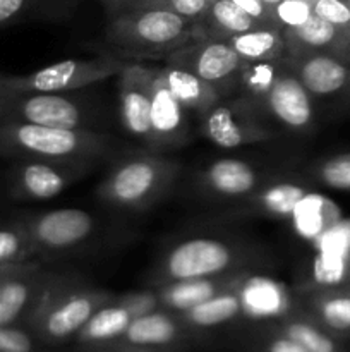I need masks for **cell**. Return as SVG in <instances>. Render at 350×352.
<instances>
[{"instance_id":"33","label":"cell","mask_w":350,"mask_h":352,"mask_svg":"<svg viewBox=\"0 0 350 352\" xmlns=\"http://www.w3.org/2000/svg\"><path fill=\"white\" fill-rule=\"evenodd\" d=\"M316 2L318 0H280L275 3V16L281 31L305 23L314 14Z\"/></svg>"},{"instance_id":"36","label":"cell","mask_w":350,"mask_h":352,"mask_svg":"<svg viewBox=\"0 0 350 352\" xmlns=\"http://www.w3.org/2000/svg\"><path fill=\"white\" fill-rule=\"evenodd\" d=\"M233 3L240 7L247 16L253 17L261 28H275L281 30L275 16V7L264 0H232Z\"/></svg>"},{"instance_id":"43","label":"cell","mask_w":350,"mask_h":352,"mask_svg":"<svg viewBox=\"0 0 350 352\" xmlns=\"http://www.w3.org/2000/svg\"><path fill=\"white\" fill-rule=\"evenodd\" d=\"M340 62H343V64H347L350 67V28L347 30L345 45H343V52H342V57H340Z\"/></svg>"},{"instance_id":"45","label":"cell","mask_w":350,"mask_h":352,"mask_svg":"<svg viewBox=\"0 0 350 352\" xmlns=\"http://www.w3.org/2000/svg\"><path fill=\"white\" fill-rule=\"evenodd\" d=\"M264 2H268V3H271V6H275V3L280 2V0H264Z\"/></svg>"},{"instance_id":"27","label":"cell","mask_w":350,"mask_h":352,"mask_svg":"<svg viewBox=\"0 0 350 352\" xmlns=\"http://www.w3.org/2000/svg\"><path fill=\"white\" fill-rule=\"evenodd\" d=\"M292 219L302 236L316 239V237L325 236V232L338 223L340 212L328 199L316 195H305L302 201L295 206Z\"/></svg>"},{"instance_id":"6","label":"cell","mask_w":350,"mask_h":352,"mask_svg":"<svg viewBox=\"0 0 350 352\" xmlns=\"http://www.w3.org/2000/svg\"><path fill=\"white\" fill-rule=\"evenodd\" d=\"M129 62L110 54L91 58H67L30 74H0V85L17 91L67 93L119 76Z\"/></svg>"},{"instance_id":"29","label":"cell","mask_w":350,"mask_h":352,"mask_svg":"<svg viewBox=\"0 0 350 352\" xmlns=\"http://www.w3.org/2000/svg\"><path fill=\"white\" fill-rule=\"evenodd\" d=\"M235 287L220 292V294L209 298L208 301L187 309V311H182L180 322L189 327L208 329V327L222 325V323L233 320L242 313L240 311V301Z\"/></svg>"},{"instance_id":"11","label":"cell","mask_w":350,"mask_h":352,"mask_svg":"<svg viewBox=\"0 0 350 352\" xmlns=\"http://www.w3.org/2000/svg\"><path fill=\"white\" fill-rule=\"evenodd\" d=\"M163 62L167 65L192 72L198 78L211 82L213 86L218 88V91L220 86L225 82L237 81L244 65L247 64L233 50L229 41L211 40V38L191 41V43L172 52Z\"/></svg>"},{"instance_id":"28","label":"cell","mask_w":350,"mask_h":352,"mask_svg":"<svg viewBox=\"0 0 350 352\" xmlns=\"http://www.w3.org/2000/svg\"><path fill=\"white\" fill-rule=\"evenodd\" d=\"M318 322L329 332H350V289L345 285L325 287L311 299Z\"/></svg>"},{"instance_id":"30","label":"cell","mask_w":350,"mask_h":352,"mask_svg":"<svg viewBox=\"0 0 350 352\" xmlns=\"http://www.w3.org/2000/svg\"><path fill=\"white\" fill-rule=\"evenodd\" d=\"M280 333L295 340L305 352H342L336 340L328 333V330L311 320H288L281 325Z\"/></svg>"},{"instance_id":"37","label":"cell","mask_w":350,"mask_h":352,"mask_svg":"<svg viewBox=\"0 0 350 352\" xmlns=\"http://www.w3.org/2000/svg\"><path fill=\"white\" fill-rule=\"evenodd\" d=\"M0 352H33V339L14 325L0 327Z\"/></svg>"},{"instance_id":"1","label":"cell","mask_w":350,"mask_h":352,"mask_svg":"<svg viewBox=\"0 0 350 352\" xmlns=\"http://www.w3.org/2000/svg\"><path fill=\"white\" fill-rule=\"evenodd\" d=\"M103 40L113 57L144 62L165 60L198 38L194 21L163 9H134L110 16Z\"/></svg>"},{"instance_id":"47","label":"cell","mask_w":350,"mask_h":352,"mask_svg":"<svg viewBox=\"0 0 350 352\" xmlns=\"http://www.w3.org/2000/svg\"><path fill=\"white\" fill-rule=\"evenodd\" d=\"M345 2H347V3H349V7H350V0H345Z\"/></svg>"},{"instance_id":"8","label":"cell","mask_w":350,"mask_h":352,"mask_svg":"<svg viewBox=\"0 0 350 352\" xmlns=\"http://www.w3.org/2000/svg\"><path fill=\"white\" fill-rule=\"evenodd\" d=\"M3 122L88 129L86 109L64 93L17 91L0 85V124Z\"/></svg>"},{"instance_id":"31","label":"cell","mask_w":350,"mask_h":352,"mask_svg":"<svg viewBox=\"0 0 350 352\" xmlns=\"http://www.w3.org/2000/svg\"><path fill=\"white\" fill-rule=\"evenodd\" d=\"M36 254V248L19 220L0 227V263H23Z\"/></svg>"},{"instance_id":"4","label":"cell","mask_w":350,"mask_h":352,"mask_svg":"<svg viewBox=\"0 0 350 352\" xmlns=\"http://www.w3.org/2000/svg\"><path fill=\"white\" fill-rule=\"evenodd\" d=\"M180 165L160 155H141L117 164L98 184V196L108 205L143 210L160 199L177 179Z\"/></svg>"},{"instance_id":"20","label":"cell","mask_w":350,"mask_h":352,"mask_svg":"<svg viewBox=\"0 0 350 352\" xmlns=\"http://www.w3.org/2000/svg\"><path fill=\"white\" fill-rule=\"evenodd\" d=\"M240 311L254 320L280 318L290 308V296L287 287L268 277H250L237 284Z\"/></svg>"},{"instance_id":"19","label":"cell","mask_w":350,"mask_h":352,"mask_svg":"<svg viewBox=\"0 0 350 352\" xmlns=\"http://www.w3.org/2000/svg\"><path fill=\"white\" fill-rule=\"evenodd\" d=\"M202 188L223 198H247L261 188V174L244 160L222 158L199 175Z\"/></svg>"},{"instance_id":"40","label":"cell","mask_w":350,"mask_h":352,"mask_svg":"<svg viewBox=\"0 0 350 352\" xmlns=\"http://www.w3.org/2000/svg\"><path fill=\"white\" fill-rule=\"evenodd\" d=\"M266 352H305L295 340L288 339L287 336L280 333L278 337L271 339L266 346Z\"/></svg>"},{"instance_id":"42","label":"cell","mask_w":350,"mask_h":352,"mask_svg":"<svg viewBox=\"0 0 350 352\" xmlns=\"http://www.w3.org/2000/svg\"><path fill=\"white\" fill-rule=\"evenodd\" d=\"M30 261H23V263H0V284H2L7 277L16 274V272L26 268L27 265H30Z\"/></svg>"},{"instance_id":"5","label":"cell","mask_w":350,"mask_h":352,"mask_svg":"<svg viewBox=\"0 0 350 352\" xmlns=\"http://www.w3.org/2000/svg\"><path fill=\"white\" fill-rule=\"evenodd\" d=\"M112 299L113 296L102 289H65L51 277L27 315V322L41 339L58 342L78 333Z\"/></svg>"},{"instance_id":"17","label":"cell","mask_w":350,"mask_h":352,"mask_svg":"<svg viewBox=\"0 0 350 352\" xmlns=\"http://www.w3.org/2000/svg\"><path fill=\"white\" fill-rule=\"evenodd\" d=\"M349 28H338L323 17L312 14L301 26L283 30L285 55L290 54H326L342 57Z\"/></svg>"},{"instance_id":"34","label":"cell","mask_w":350,"mask_h":352,"mask_svg":"<svg viewBox=\"0 0 350 352\" xmlns=\"http://www.w3.org/2000/svg\"><path fill=\"white\" fill-rule=\"evenodd\" d=\"M213 2L215 0H144L136 9H163L178 14L185 19L198 21L199 17L205 16Z\"/></svg>"},{"instance_id":"10","label":"cell","mask_w":350,"mask_h":352,"mask_svg":"<svg viewBox=\"0 0 350 352\" xmlns=\"http://www.w3.org/2000/svg\"><path fill=\"white\" fill-rule=\"evenodd\" d=\"M201 129L206 140L225 150L273 138L270 127L257 119V107L244 96L235 102L216 103L202 116Z\"/></svg>"},{"instance_id":"35","label":"cell","mask_w":350,"mask_h":352,"mask_svg":"<svg viewBox=\"0 0 350 352\" xmlns=\"http://www.w3.org/2000/svg\"><path fill=\"white\" fill-rule=\"evenodd\" d=\"M314 14L338 28H350V7L345 0H318Z\"/></svg>"},{"instance_id":"38","label":"cell","mask_w":350,"mask_h":352,"mask_svg":"<svg viewBox=\"0 0 350 352\" xmlns=\"http://www.w3.org/2000/svg\"><path fill=\"white\" fill-rule=\"evenodd\" d=\"M117 299H119L124 306L129 308V311L132 313L134 318L146 315V313L154 311V309H158V306H160L156 292L153 291L129 292V294H124Z\"/></svg>"},{"instance_id":"16","label":"cell","mask_w":350,"mask_h":352,"mask_svg":"<svg viewBox=\"0 0 350 352\" xmlns=\"http://www.w3.org/2000/svg\"><path fill=\"white\" fill-rule=\"evenodd\" d=\"M50 278L33 260L26 268L7 277L0 284V327L14 325L24 315H30Z\"/></svg>"},{"instance_id":"12","label":"cell","mask_w":350,"mask_h":352,"mask_svg":"<svg viewBox=\"0 0 350 352\" xmlns=\"http://www.w3.org/2000/svg\"><path fill=\"white\" fill-rule=\"evenodd\" d=\"M38 254L74 248L95 232L91 213L79 208H60L21 219Z\"/></svg>"},{"instance_id":"32","label":"cell","mask_w":350,"mask_h":352,"mask_svg":"<svg viewBox=\"0 0 350 352\" xmlns=\"http://www.w3.org/2000/svg\"><path fill=\"white\" fill-rule=\"evenodd\" d=\"M312 177L326 188L350 192V151L318 162L312 168Z\"/></svg>"},{"instance_id":"21","label":"cell","mask_w":350,"mask_h":352,"mask_svg":"<svg viewBox=\"0 0 350 352\" xmlns=\"http://www.w3.org/2000/svg\"><path fill=\"white\" fill-rule=\"evenodd\" d=\"M161 72L170 91L187 112H194L202 117L216 103L222 102V93L218 88L192 72L167 64L161 67Z\"/></svg>"},{"instance_id":"2","label":"cell","mask_w":350,"mask_h":352,"mask_svg":"<svg viewBox=\"0 0 350 352\" xmlns=\"http://www.w3.org/2000/svg\"><path fill=\"white\" fill-rule=\"evenodd\" d=\"M108 138L84 127L67 129L40 124H0V157L14 160L95 164L108 155Z\"/></svg>"},{"instance_id":"24","label":"cell","mask_w":350,"mask_h":352,"mask_svg":"<svg viewBox=\"0 0 350 352\" xmlns=\"http://www.w3.org/2000/svg\"><path fill=\"white\" fill-rule=\"evenodd\" d=\"M309 195L307 188L297 182H277V184L259 188L247 196V212L270 219H292L294 210Z\"/></svg>"},{"instance_id":"14","label":"cell","mask_w":350,"mask_h":352,"mask_svg":"<svg viewBox=\"0 0 350 352\" xmlns=\"http://www.w3.org/2000/svg\"><path fill=\"white\" fill-rule=\"evenodd\" d=\"M281 60L301 79L312 98L350 102V67L326 54H290Z\"/></svg>"},{"instance_id":"7","label":"cell","mask_w":350,"mask_h":352,"mask_svg":"<svg viewBox=\"0 0 350 352\" xmlns=\"http://www.w3.org/2000/svg\"><path fill=\"white\" fill-rule=\"evenodd\" d=\"M244 261V254L232 244L211 237H196L172 248L161 260L156 278L165 282L216 277L230 274Z\"/></svg>"},{"instance_id":"25","label":"cell","mask_w":350,"mask_h":352,"mask_svg":"<svg viewBox=\"0 0 350 352\" xmlns=\"http://www.w3.org/2000/svg\"><path fill=\"white\" fill-rule=\"evenodd\" d=\"M134 320V315L124 306L119 299L113 298L108 305L102 306L78 332V340L81 344H106L119 340L129 323Z\"/></svg>"},{"instance_id":"13","label":"cell","mask_w":350,"mask_h":352,"mask_svg":"<svg viewBox=\"0 0 350 352\" xmlns=\"http://www.w3.org/2000/svg\"><path fill=\"white\" fill-rule=\"evenodd\" d=\"M154 69L146 62L130 60L119 74V116L127 133L150 144L151 82Z\"/></svg>"},{"instance_id":"9","label":"cell","mask_w":350,"mask_h":352,"mask_svg":"<svg viewBox=\"0 0 350 352\" xmlns=\"http://www.w3.org/2000/svg\"><path fill=\"white\" fill-rule=\"evenodd\" d=\"M91 165L84 162L16 160L7 172V186L16 199L43 201L55 198L84 177Z\"/></svg>"},{"instance_id":"41","label":"cell","mask_w":350,"mask_h":352,"mask_svg":"<svg viewBox=\"0 0 350 352\" xmlns=\"http://www.w3.org/2000/svg\"><path fill=\"white\" fill-rule=\"evenodd\" d=\"M100 2L103 3V7H105L110 16H115V14L136 9L144 0H100Z\"/></svg>"},{"instance_id":"23","label":"cell","mask_w":350,"mask_h":352,"mask_svg":"<svg viewBox=\"0 0 350 352\" xmlns=\"http://www.w3.org/2000/svg\"><path fill=\"white\" fill-rule=\"evenodd\" d=\"M261 28L250 16H247L232 0H215L205 16L194 21V31L198 40H229L244 31Z\"/></svg>"},{"instance_id":"18","label":"cell","mask_w":350,"mask_h":352,"mask_svg":"<svg viewBox=\"0 0 350 352\" xmlns=\"http://www.w3.org/2000/svg\"><path fill=\"white\" fill-rule=\"evenodd\" d=\"M242 278L244 277L240 274H225L216 275V277L165 282V284H161V287H158L156 296L160 306L182 313L201 305V302L208 301L209 298L220 294V292L233 289Z\"/></svg>"},{"instance_id":"22","label":"cell","mask_w":350,"mask_h":352,"mask_svg":"<svg viewBox=\"0 0 350 352\" xmlns=\"http://www.w3.org/2000/svg\"><path fill=\"white\" fill-rule=\"evenodd\" d=\"M182 336V322L168 313L154 309L143 316H137L119 340L127 347H163L175 344Z\"/></svg>"},{"instance_id":"26","label":"cell","mask_w":350,"mask_h":352,"mask_svg":"<svg viewBox=\"0 0 350 352\" xmlns=\"http://www.w3.org/2000/svg\"><path fill=\"white\" fill-rule=\"evenodd\" d=\"M226 41L246 62H271L285 57L283 33L275 28H254Z\"/></svg>"},{"instance_id":"3","label":"cell","mask_w":350,"mask_h":352,"mask_svg":"<svg viewBox=\"0 0 350 352\" xmlns=\"http://www.w3.org/2000/svg\"><path fill=\"white\" fill-rule=\"evenodd\" d=\"M242 96L263 107L292 131H307L314 124V102L301 79L283 60L247 62L237 78Z\"/></svg>"},{"instance_id":"46","label":"cell","mask_w":350,"mask_h":352,"mask_svg":"<svg viewBox=\"0 0 350 352\" xmlns=\"http://www.w3.org/2000/svg\"><path fill=\"white\" fill-rule=\"evenodd\" d=\"M343 285H345V287H347V289H350V277H349V278H347V282H345V284H343Z\"/></svg>"},{"instance_id":"15","label":"cell","mask_w":350,"mask_h":352,"mask_svg":"<svg viewBox=\"0 0 350 352\" xmlns=\"http://www.w3.org/2000/svg\"><path fill=\"white\" fill-rule=\"evenodd\" d=\"M187 110L178 103L174 93L168 88L163 78L161 67L154 69L153 82H151V148L178 146L187 140Z\"/></svg>"},{"instance_id":"44","label":"cell","mask_w":350,"mask_h":352,"mask_svg":"<svg viewBox=\"0 0 350 352\" xmlns=\"http://www.w3.org/2000/svg\"><path fill=\"white\" fill-rule=\"evenodd\" d=\"M113 352H153V351L146 349V347H127V346H124V349L113 351Z\"/></svg>"},{"instance_id":"39","label":"cell","mask_w":350,"mask_h":352,"mask_svg":"<svg viewBox=\"0 0 350 352\" xmlns=\"http://www.w3.org/2000/svg\"><path fill=\"white\" fill-rule=\"evenodd\" d=\"M30 6V0H0V30L9 26Z\"/></svg>"}]
</instances>
